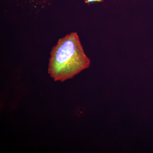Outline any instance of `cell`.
I'll list each match as a JSON object with an SVG mask.
<instances>
[{
    "label": "cell",
    "instance_id": "1",
    "mask_svg": "<svg viewBox=\"0 0 153 153\" xmlns=\"http://www.w3.org/2000/svg\"><path fill=\"white\" fill-rule=\"evenodd\" d=\"M50 54L48 73L55 81L71 79L90 66L76 33L59 39Z\"/></svg>",
    "mask_w": 153,
    "mask_h": 153
},
{
    "label": "cell",
    "instance_id": "2",
    "mask_svg": "<svg viewBox=\"0 0 153 153\" xmlns=\"http://www.w3.org/2000/svg\"><path fill=\"white\" fill-rule=\"evenodd\" d=\"M103 0H87L85 1V2L89 4V3L93 2H102Z\"/></svg>",
    "mask_w": 153,
    "mask_h": 153
}]
</instances>
